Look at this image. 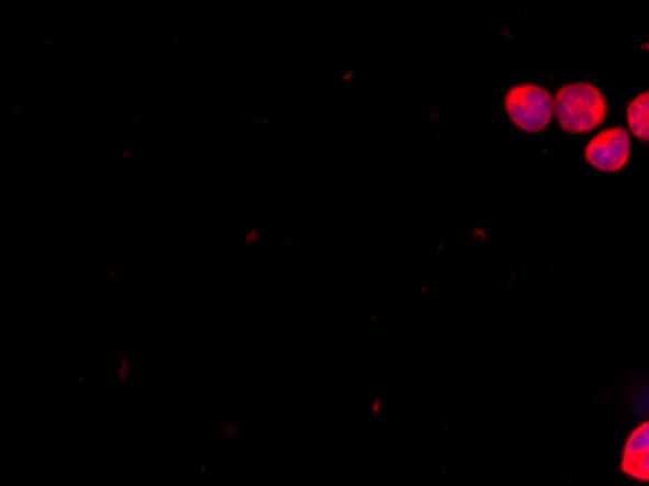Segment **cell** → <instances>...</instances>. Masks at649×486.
<instances>
[{"mask_svg": "<svg viewBox=\"0 0 649 486\" xmlns=\"http://www.w3.org/2000/svg\"><path fill=\"white\" fill-rule=\"evenodd\" d=\"M506 110L517 127L527 133H539L555 117V100L539 86H517L507 92Z\"/></svg>", "mask_w": 649, "mask_h": 486, "instance_id": "cell-2", "label": "cell"}, {"mask_svg": "<svg viewBox=\"0 0 649 486\" xmlns=\"http://www.w3.org/2000/svg\"><path fill=\"white\" fill-rule=\"evenodd\" d=\"M552 100L558 123L568 133H588L607 117L605 95L585 82L564 86Z\"/></svg>", "mask_w": 649, "mask_h": 486, "instance_id": "cell-1", "label": "cell"}, {"mask_svg": "<svg viewBox=\"0 0 649 486\" xmlns=\"http://www.w3.org/2000/svg\"><path fill=\"white\" fill-rule=\"evenodd\" d=\"M626 113H628V125H630L634 137H638L646 143L649 138V95H638L628 105Z\"/></svg>", "mask_w": 649, "mask_h": 486, "instance_id": "cell-5", "label": "cell"}, {"mask_svg": "<svg viewBox=\"0 0 649 486\" xmlns=\"http://www.w3.org/2000/svg\"><path fill=\"white\" fill-rule=\"evenodd\" d=\"M649 425L644 422L634 430L628 442L624 445L623 463L620 470L628 477L636 481H648L649 478Z\"/></svg>", "mask_w": 649, "mask_h": 486, "instance_id": "cell-4", "label": "cell"}, {"mask_svg": "<svg viewBox=\"0 0 649 486\" xmlns=\"http://www.w3.org/2000/svg\"><path fill=\"white\" fill-rule=\"evenodd\" d=\"M588 162L603 171L623 170L630 158V137L624 128H608L598 133L585 148Z\"/></svg>", "mask_w": 649, "mask_h": 486, "instance_id": "cell-3", "label": "cell"}]
</instances>
